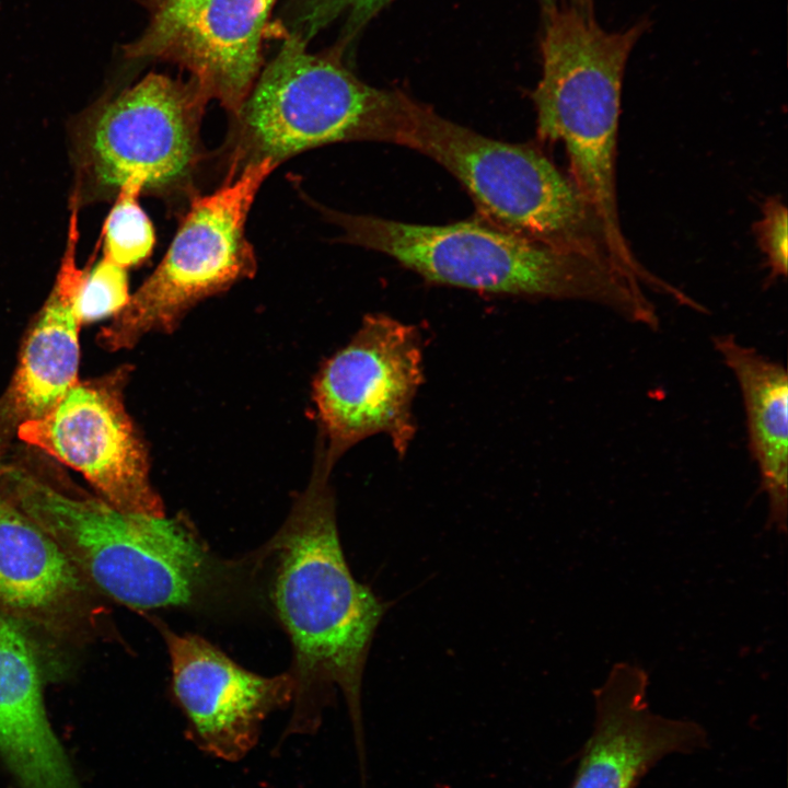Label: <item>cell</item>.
<instances>
[{
    "label": "cell",
    "instance_id": "obj_1",
    "mask_svg": "<svg viewBox=\"0 0 788 788\" xmlns=\"http://www.w3.org/2000/svg\"><path fill=\"white\" fill-rule=\"evenodd\" d=\"M323 454L271 548L278 554L273 599L294 652V711L288 732L314 730L325 696L345 697L363 770L361 685L386 605L352 576L339 542Z\"/></svg>",
    "mask_w": 788,
    "mask_h": 788
},
{
    "label": "cell",
    "instance_id": "obj_2",
    "mask_svg": "<svg viewBox=\"0 0 788 788\" xmlns=\"http://www.w3.org/2000/svg\"><path fill=\"white\" fill-rule=\"evenodd\" d=\"M339 241L383 253L427 281L531 298L579 300L654 329L644 287L612 264L558 248L488 221L426 225L340 212L312 201Z\"/></svg>",
    "mask_w": 788,
    "mask_h": 788
},
{
    "label": "cell",
    "instance_id": "obj_3",
    "mask_svg": "<svg viewBox=\"0 0 788 788\" xmlns=\"http://www.w3.org/2000/svg\"><path fill=\"white\" fill-rule=\"evenodd\" d=\"M373 141L418 151L451 173L486 221L627 274L603 221L569 176L540 150L480 135L391 91Z\"/></svg>",
    "mask_w": 788,
    "mask_h": 788
},
{
    "label": "cell",
    "instance_id": "obj_4",
    "mask_svg": "<svg viewBox=\"0 0 788 788\" xmlns=\"http://www.w3.org/2000/svg\"><path fill=\"white\" fill-rule=\"evenodd\" d=\"M10 500L50 535L76 568L115 600L138 609L198 607L228 587L231 568L183 518L120 511L69 497L8 471Z\"/></svg>",
    "mask_w": 788,
    "mask_h": 788
},
{
    "label": "cell",
    "instance_id": "obj_5",
    "mask_svg": "<svg viewBox=\"0 0 788 788\" xmlns=\"http://www.w3.org/2000/svg\"><path fill=\"white\" fill-rule=\"evenodd\" d=\"M639 34L638 25L609 33L577 10H554L542 42V77L533 101L540 138L563 143L569 177L626 264L644 276L647 268L623 232L616 189L623 74Z\"/></svg>",
    "mask_w": 788,
    "mask_h": 788
},
{
    "label": "cell",
    "instance_id": "obj_6",
    "mask_svg": "<svg viewBox=\"0 0 788 788\" xmlns=\"http://www.w3.org/2000/svg\"><path fill=\"white\" fill-rule=\"evenodd\" d=\"M386 94L289 35L233 116L225 178L264 160L279 165L320 146L371 141Z\"/></svg>",
    "mask_w": 788,
    "mask_h": 788
},
{
    "label": "cell",
    "instance_id": "obj_7",
    "mask_svg": "<svg viewBox=\"0 0 788 788\" xmlns=\"http://www.w3.org/2000/svg\"><path fill=\"white\" fill-rule=\"evenodd\" d=\"M277 166L270 160L250 164L213 193L189 200L158 267L97 335L104 349H129L148 333H172L197 303L255 275L246 220L260 186Z\"/></svg>",
    "mask_w": 788,
    "mask_h": 788
},
{
    "label": "cell",
    "instance_id": "obj_8",
    "mask_svg": "<svg viewBox=\"0 0 788 788\" xmlns=\"http://www.w3.org/2000/svg\"><path fill=\"white\" fill-rule=\"evenodd\" d=\"M209 101L192 78L149 73L106 102L85 140L86 169L97 187L117 194L132 181L148 194L189 201Z\"/></svg>",
    "mask_w": 788,
    "mask_h": 788
},
{
    "label": "cell",
    "instance_id": "obj_9",
    "mask_svg": "<svg viewBox=\"0 0 788 788\" xmlns=\"http://www.w3.org/2000/svg\"><path fill=\"white\" fill-rule=\"evenodd\" d=\"M424 348L416 326L390 315L364 316L350 341L318 370L313 397L326 463L374 434L404 456L415 437L414 398L424 381Z\"/></svg>",
    "mask_w": 788,
    "mask_h": 788
},
{
    "label": "cell",
    "instance_id": "obj_10",
    "mask_svg": "<svg viewBox=\"0 0 788 788\" xmlns=\"http://www.w3.org/2000/svg\"><path fill=\"white\" fill-rule=\"evenodd\" d=\"M126 376L119 369L77 382L47 414L21 422L18 436L80 472L112 507L164 517L150 483L147 448L125 408Z\"/></svg>",
    "mask_w": 788,
    "mask_h": 788
},
{
    "label": "cell",
    "instance_id": "obj_11",
    "mask_svg": "<svg viewBox=\"0 0 788 788\" xmlns=\"http://www.w3.org/2000/svg\"><path fill=\"white\" fill-rule=\"evenodd\" d=\"M277 0H150L129 59H160L187 70L209 100L234 116L262 69V42Z\"/></svg>",
    "mask_w": 788,
    "mask_h": 788
},
{
    "label": "cell",
    "instance_id": "obj_12",
    "mask_svg": "<svg viewBox=\"0 0 788 788\" xmlns=\"http://www.w3.org/2000/svg\"><path fill=\"white\" fill-rule=\"evenodd\" d=\"M162 633L190 740L217 758L240 761L256 745L265 718L293 700L291 673L262 676L199 636Z\"/></svg>",
    "mask_w": 788,
    "mask_h": 788
},
{
    "label": "cell",
    "instance_id": "obj_13",
    "mask_svg": "<svg viewBox=\"0 0 788 788\" xmlns=\"http://www.w3.org/2000/svg\"><path fill=\"white\" fill-rule=\"evenodd\" d=\"M649 675L617 662L593 694L594 722L571 788H636L662 758L707 748L708 734L691 719L650 709Z\"/></svg>",
    "mask_w": 788,
    "mask_h": 788
},
{
    "label": "cell",
    "instance_id": "obj_14",
    "mask_svg": "<svg viewBox=\"0 0 788 788\" xmlns=\"http://www.w3.org/2000/svg\"><path fill=\"white\" fill-rule=\"evenodd\" d=\"M0 757L20 788H81L48 721L34 648L1 610Z\"/></svg>",
    "mask_w": 788,
    "mask_h": 788
},
{
    "label": "cell",
    "instance_id": "obj_15",
    "mask_svg": "<svg viewBox=\"0 0 788 788\" xmlns=\"http://www.w3.org/2000/svg\"><path fill=\"white\" fill-rule=\"evenodd\" d=\"M78 239V209L73 208L55 285L27 333L2 403L3 414L19 425L47 414L78 382L81 324L76 302L88 274L77 266Z\"/></svg>",
    "mask_w": 788,
    "mask_h": 788
},
{
    "label": "cell",
    "instance_id": "obj_16",
    "mask_svg": "<svg viewBox=\"0 0 788 788\" xmlns=\"http://www.w3.org/2000/svg\"><path fill=\"white\" fill-rule=\"evenodd\" d=\"M712 345L739 385L749 448L766 495V529L787 532L788 374L778 361L744 345L732 334L712 336Z\"/></svg>",
    "mask_w": 788,
    "mask_h": 788
},
{
    "label": "cell",
    "instance_id": "obj_17",
    "mask_svg": "<svg viewBox=\"0 0 788 788\" xmlns=\"http://www.w3.org/2000/svg\"><path fill=\"white\" fill-rule=\"evenodd\" d=\"M81 587L79 570L58 543L0 497V607L48 616L68 606Z\"/></svg>",
    "mask_w": 788,
    "mask_h": 788
},
{
    "label": "cell",
    "instance_id": "obj_18",
    "mask_svg": "<svg viewBox=\"0 0 788 788\" xmlns=\"http://www.w3.org/2000/svg\"><path fill=\"white\" fill-rule=\"evenodd\" d=\"M141 193L140 184L125 183L103 229V257L125 269L148 259L155 244L153 224L138 201Z\"/></svg>",
    "mask_w": 788,
    "mask_h": 788
},
{
    "label": "cell",
    "instance_id": "obj_19",
    "mask_svg": "<svg viewBox=\"0 0 788 788\" xmlns=\"http://www.w3.org/2000/svg\"><path fill=\"white\" fill-rule=\"evenodd\" d=\"M130 299L126 269L103 257L88 271L76 302L80 324L121 311Z\"/></svg>",
    "mask_w": 788,
    "mask_h": 788
},
{
    "label": "cell",
    "instance_id": "obj_20",
    "mask_svg": "<svg viewBox=\"0 0 788 788\" xmlns=\"http://www.w3.org/2000/svg\"><path fill=\"white\" fill-rule=\"evenodd\" d=\"M758 246L765 255L770 283L787 275L788 217L780 197H769L763 205L761 218L754 224Z\"/></svg>",
    "mask_w": 788,
    "mask_h": 788
},
{
    "label": "cell",
    "instance_id": "obj_21",
    "mask_svg": "<svg viewBox=\"0 0 788 788\" xmlns=\"http://www.w3.org/2000/svg\"><path fill=\"white\" fill-rule=\"evenodd\" d=\"M386 0H303L302 28L303 38L312 36L320 27L335 19L338 14L349 12L352 18H366Z\"/></svg>",
    "mask_w": 788,
    "mask_h": 788
}]
</instances>
